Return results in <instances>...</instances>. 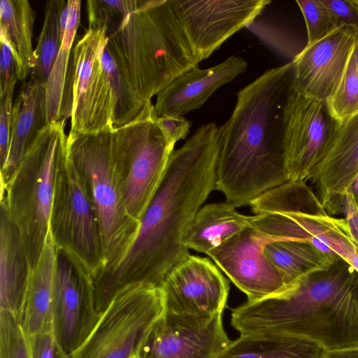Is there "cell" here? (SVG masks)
<instances>
[{"mask_svg": "<svg viewBox=\"0 0 358 358\" xmlns=\"http://www.w3.org/2000/svg\"><path fill=\"white\" fill-rule=\"evenodd\" d=\"M220 148V127L210 122L200 126L183 145L173 150L132 245L113 270L94 280L99 309L127 286L161 287L167 275L190 255L182 238L215 190Z\"/></svg>", "mask_w": 358, "mask_h": 358, "instance_id": "6da1fadb", "label": "cell"}, {"mask_svg": "<svg viewBox=\"0 0 358 358\" xmlns=\"http://www.w3.org/2000/svg\"><path fill=\"white\" fill-rule=\"evenodd\" d=\"M294 64L268 69L241 89L220 127L215 190L236 208L289 181L284 155V110Z\"/></svg>", "mask_w": 358, "mask_h": 358, "instance_id": "7a4b0ae2", "label": "cell"}, {"mask_svg": "<svg viewBox=\"0 0 358 358\" xmlns=\"http://www.w3.org/2000/svg\"><path fill=\"white\" fill-rule=\"evenodd\" d=\"M231 324L240 334L293 336L324 350L358 347V273L341 259L284 294L233 308Z\"/></svg>", "mask_w": 358, "mask_h": 358, "instance_id": "3957f363", "label": "cell"}, {"mask_svg": "<svg viewBox=\"0 0 358 358\" xmlns=\"http://www.w3.org/2000/svg\"><path fill=\"white\" fill-rule=\"evenodd\" d=\"M108 38L120 52L137 91L147 102L200 62L171 0H140L136 10Z\"/></svg>", "mask_w": 358, "mask_h": 358, "instance_id": "277c9868", "label": "cell"}, {"mask_svg": "<svg viewBox=\"0 0 358 358\" xmlns=\"http://www.w3.org/2000/svg\"><path fill=\"white\" fill-rule=\"evenodd\" d=\"M66 121L52 122L38 134L10 180L1 188L8 215L18 229L34 269L48 234L56 173L66 154Z\"/></svg>", "mask_w": 358, "mask_h": 358, "instance_id": "5b68a950", "label": "cell"}, {"mask_svg": "<svg viewBox=\"0 0 358 358\" xmlns=\"http://www.w3.org/2000/svg\"><path fill=\"white\" fill-rule=\"evenodd\" d=\"M250 206L254 213L251 227L268 242L309 241L345 262L358 250L346 220L322 215L321 202L306 182H285L255 199Z\"/></svg>", "mask_w": 358, "mask_h": 358, "instance_id": "8992f818", "label": "cell"}, {"mask_svg": "<svg viewBox=\"0 0 358 358\" xmlns=\"http://www.w3.org/2000/svg\"><path fill=\"white\" fill-rule=\"evenodd\" d=\"M113 131H69L66 143L67 157L83 178L97 213L105 262L99 276L120 263L140 227V222L127 212L118 187L113 159Z\"/></svg>", "mask_w": 358, "mask_h": 358, "instance_id": "52a82bcc", "label": "cell"}, {"mask_svg": "<svg viewBox=\"0 0 358 358\" xmlns=\"http://www.w3.org/2000/svg\"><path fill=\"white\" fill-rule=\"evenodd\" d=\"M149 102L132 122L113 134L115 174L129 214L141 222L174 150Z\"/></svg>", "mask_w": 358, "mask_h": 358, "instance_id": "ba28073f", "label": "cell"}, {"mask_svg": "<svg viewBox=\"0 0 358 358\" xmlns=\"http://www.w3.org/2000/svg\"><path fill=\"white\" fill-rule=\"evenodd\" d=\"M165 312L160 287L133 285L117 292L85 339L67 358H136Z\"/></svg>", "mask_w": 358, "mask_h": 358, "instance_id": "9c48e42d", "label": "cell"}, {"mask_svg": "<svg viewBox=\"0 0 358 358\" xmlns=\"http://www.w3.org/2000/svg\"><path fill=\"white\" fill-rule=\"evenodd\" d=\"M49 231L56 248L77 258L94 280L101 274L105 262L96 210L66 154L56 173Z\"/></svg>", "mask_w": 358, "mask_h": 358, "instance_id": "30bf717a", "label": "cell"}, {"mask_svg": "<svg viewBox=\"0 0 358 358\" xmlns=\"http://www.w3.org/2000/svg\"><path fill=\"white\" fill-rule=\"evenodd\" d=\"M341 121L327 101L304 96L293 87L284 110V155L289 181L310 180L325 159Z\"/></svg>", "mask_w": 358, "mask_h": 358, "instance_id": "8fae6325", "label": "cell"}, {"mask_svg": "<svg viewBox=\"0 0 358 358\" xmlns=\"http://www.w3.org/2000/svg\"><path fill=\"white\" fill-rule=\"evenodd\" d=\"M107 29H89L73 48L70 132L114 131V106L102 64Z\"/></svg>", "mask_w": 358, "mask_h": 358, "instance_id": "7c38bea8", "label": "cell"}, {"mask_svg": "<svg viewBox=\"0 0 358 358\" xmlns=\"http://www.w3.org/2000/svg\"><path fill=\"white\" fill-rule=\"evenodd\" d=\"M99 315L90 273L77 258L56 248L52 324L59 358H67L80 345Z\"/></svg>", "mask_w": 358, "mask_h": 358, "instance_id": "4fadbf2b", "label": "cell"}, {"mask_svg": "<svg viewBox=\"0 0 358 358\" xmlns=\"http://www.w3.org/2000/svg\"><path fill=\"white\" fill-rule=\"evenodd\" d=\"M199 60L209 57L243 27H248L268 0H171Z\"/></svg>", "mask_w": 358, "mask_h": 358, "instance_id": "5bb4252c", "label": "cell"}, {"mask_svg": "<svg viewBox=\"0 0 358 358\" xmlns=\"http://www.w3.org/2000/svg\"><path fill=\"white\" fill-rule=\"evenodd\" d=\"M267 243L250 226L208 254L231 281L245 294L249 302L292 289L264 255V248Z\"/></svg>", "mask_w": 358, "mask_h": 358, "instance_id": "9a60e30c", "label": "cell"}, {"mask_svg": "<svg viewBox=\"0 0 358 358\" xmlns=\"http://www.w3.org/2000/svg\"><path fill=\"white\" fill-rule=\"evenodd\" d=\"M222 313L194 316L164 312L146 340L141 358H218L231 340Z\"/></svg>", "mask_w": 358, "mask_h": 358, "instance_id": "2e32d148", "label": "cell"}, {"mask_svg": "<svg viewBox=\"0 0 358 358\" xmlns=\"http://www.w3.org/2000/svg\"><path fill=\"white\" fill-rule=\"evenodd\" d=\"M165 312L194 316L222 313L229 283L207 257L189 255L163 281Z\"/></svg>", "mask_w": 358, "mask_h": 358, "instance_id": "e0dca14e", "label": "cell"}, {"mask_svg": "<svg viewBox=\"0 0 358 358\" xmlns=\"http://www.w3.org/2000/svg\"><path fill=\"white\" fill-rule=\"evenodd\" d=\"M357 37L354 27L343 24L319 41L306 45L292 60L293 88L304 96L328 102L343 76Z\"/></svg>", "mask_w": 358, "mask_h": 358, "instance_id": "ac0fdd59", "label": "cell"}, {"mask_svg": "<svg viewBox=\"0 0 358 358\" xmlns=\"http://www.w3.org/2000/svg\"><path fill=\"white\" fill-rule=\"evenodd\" d=\"M247 67L243 58L231 56L210 68L201 69L197 66L182 73L157 94L154 105L156 115L183 116L201 108L218 88L245 72Z\"/></svg>", "mask_w": 358, "mask_h": 358, "instance_id": "d6986e66", "label": "cell"}, {"mask_svg": "<svg viewBox=\"0 0 358 358\" xmlns=\"http://www.w3.org/2000/svg\"><path fill=\"white\" fill-rule=\"evenodd\" d=\"M357 175L358 112L341 122L329 153L310 178L327 213H341L343 196Z\"/></svg>", "mask_w": 358, "mask_h": 358, "instance_id": "ffe728a7", "label": "cell"}, {"mask_svg": "<svg viewBox=\"0 0 358 358\" xmlns=\"http://www.w3.org/2000/svg\"><path fill=\"white\" fill-rule=\"evenodd\" d=\"M45 85L29 78L21 87L13 103L8 155L0 169L1 188L10 180L38 134L48 124Z\"/></svg>", "mask_w": 358, "mask_h": 358, "instance_id": "44dd1931", "label": "cell"}, {"mask_svg": "<svg viewBox=\"0 0 358 358\" xmlns=\"http://www.w3.org/2000/svg\"><path fill=\"white\" fill-rule=\"evenodd\" d=\"M31 271L20 231L1 197L0 310L13 312L20 318Z\"/></svg>", "mask_w": 358, "mask_h": 358, "instance_id": "7402d4cb", "label": "cell"}, {"mask_svg": "<svg viewBox=\"0 0 358 358\" xmlns=\"http://www.w3.org/2000/svg\"><path fill=\"white\" fill-rule=\"evenodd\" d=\"M80 0L66 1L60 18L61 48L46 82L48 123L66 121L72 111L73 66L69 67L73 42L80 24Z\"/></svg>", "mask_w": 358, "mask_h": 358, "instance_id": "603a6c76", "label": "cell"}, {"mask_svg": "<svg viewBox=\"0 0 358 358\" xmlns=\"http://www.w3.org/2000/svg\"><path fill=\"white\" fill-rule=\"evenodd\" d=\"M55 273L56 247L49 231L38 262L31 271L20 316L29 336L53 328Z\"/></svg>", "mask_w": 358, "mask_h": 358, "instance_id": "cb8c5ba5", "label": "cell"}, {"mask_svg": "<svg viewBox=\"0 0 358 358\" xmlns=\"http://www.w3.org/2000/svg\"><path fill=\"white\" fill-rule=\"evenodd\" d=\"M254 215H245L227 201L203 206L185 231L182 241L187 249L208 254L227 240L250 227Z\"/></svg>", "mask_w": 358, "mask_h": 358, "instance_id": "d4e9b609", "label": "cell"}, {"mask_svg": "<svg viewBox=\"0 0 358 358\" xmlns=\"http://www.w3.org/2000/svg\"><path fill=\"white\" fill-rule=\"evenodd\" d=\"M264 252L291 289L308 275L327 271L342 259L324 253L306 240L270 241Z\"/></svg>", "mask_w": 358, "mask_h": 358, "instance_id": "484cf974", "label": "cell"}, {"mask_svg": "<svg viewBox=\"0 0 358 358\" xmlns=\"http://www.w3.org/2000/svg\"><path fill=\"white\" fill-rule=\"evenodd\" d=\"M323 350L315 343L293 336L240 334L218 358H319Z\"/></svg>", "mask_w": 358, "mask_h": 358, "instance_id": "4316f807", "label": "cell"}, {"mask_svg": "<svg viewBox=\"0 0 358 358\" xmlns=\"http://www.w3.org/2000/svg\"><path fill=\"white\" fill-rule=\"evenodd\" d=\"M102 64L111 90L114 106L113 124L115 131L137 118L150 101H145L139 94L120 52L108 36Z\"/></svg>", "mask_w": 358, "mask_h": 358, "instance_id": "83f0119b", "label": "cell"}, {"mask_svg": "<svg viewBox=\"0 0 358 358\" xmlns=\"http://www.w3.org/2000/svg\"><path fill=\"white\" fill-rule=\"evenodd\" d=\"M34 11L26 0L0 1V37L10 45L14 55L18 80L29 74L33 54Z\"/></svg>", "mask_w": 358, "mask_h": 358, "instance_id": "f1b7e54d", "label": "cell"}, {"mask_svg": "<svg viewBox=\"0 0 358 358\" xmlns=\"http://www.w3.org/2000/svg\"><path fill=\"white\" fill-rule=\"evenodd\" d=\"M66 3L64 0H49L45 3L43 24L29 70L30 78L41 84H46L61 48L60 18Z\"/></svg>", "mask_w": 358, "mask_h": 358, "instance_id": "f546056e", "label": "cell"}, {"mask_svg": "<svg viewBox=\"0 0 358 358\" xmlns=\"http://www.w3.org/2000/svg\"><path fill=\"white\" fill-rule=\"evenodd\" d=\"M140 0H89L87 10L89 29L105 27L108 36L115 33L124 18L136 10Z\"/></svg>", "mask_w": 358, "mask_h": 358, "instance_id": "4dcf8cb0", "label": "cell"}, {"mask_svg": "<svg viewBox=\"0 0 358 358\" xmlns=\"http://www.w3.org/2000/svg\"><path fill=\"white\" fill-rule=\"evenodd\" d=\"M0 358H31L30 341L20 318L0 310Z\"/></svg>", "mask_w": 358, "mask_h": 358, "instance_id": "1f68e13d", "label": "cell"}, {"mask_svg": "<svg viewBox=\"0 0 358 358\" xmlns=\"http://www.w3.org/2000/svg\"><path fill=\"white\" fill-rule=\"evenodd\" d=\"M327 103L341 122L358 112V75L352 55L338 88Z\"/></svg>", "mask_w": 358, "mask_h": 358, "instance_id": "d6a6232c", "label": "cell"}, {"mask_svg": "<svg viewBox=\"0 0 358 358\" xmlns=\"http://www.w3.org/2000/svg\"><path fill=\"white\" fill-rule=\"evenodd\" d=\"M305 20L307 43L311 45L324 38L339 26L322 0L296 1Z\"/></svg>", "mask_w": 358, "mask_h": 358, "instance_id": "836d02e7", "label": "cell"}, {"mask_svg": "<svg viewBox=\"0 0 358 358\" xmlns=\"http://www.w3.org/2000/svg\"><path fill=\"white\" fill-rule=\"evenodd\" d=\"M13 85L1 99L0 106V164L4 166L8 158L12 132Z\"/></svg>", "mask_w": 358, "mask_h": 358, "instance_id": "e575fe53", "label": "cell"}, {"mask_svg": "<svg viewBox=\"0 0 358 358\" xmlns=\"http://www.w3.org/2000/svg\"><path fill=\"white\" fill-rule=\"evenodd\" d=\"M0 96L1 99L10 88L16 85L18 78L16 62L12 50L3 37H0Z\"/></svg>", "mask_w": 358, "mask_h": 358, "instance_id": "d590c367", "label": "cell"}, {"mask_svg": "<svg viewBox=\"0 0 358 358\" xmlns=\"http://www.w3.org/2000/svg\"><path fill=\"white\" fill-rule=\"evenodd\" d=\"M338 25H350L358 32V0H322Z\"/></svg>", "mask_w": 358, "mask_h": 358, "instance_id": "8d00e7d4", "label": "cell"}, {"mask_svg": "<svg viewBox=\"0 0 358 358\" xmlns=\"http://www.w3.org/2000/svg\"><path fill=\"white\" fill-rule=\"evenodd\" d=\"M156 120L167 138L174 145L180 140L186 138L189 132L191 122L183 116L164 115L157 116Z\"/></svg>", "mask_w": 358, "mask_h": 358, "instance_id": "74e56055", "label": "cell"}, {"mask_svg": "<svg viewBox=\"0 0 358 358\" xmlns=\"http://www.w3.org/2000/svg\"><path fill=\"white\" fill-rule=\"evenodd\" d=\"M29 337L31 358H56L57 350L53 328Z\"/></svg>", "mask_w": 358, "mask_h": 358, "instance_id": "f35d334b", "label": "cell"}, {"mask_svg": "<svg viewBox=\"0 0 358 358\" xmlns=\"http://www.w3.org/2000/svg\"><path fill=\"white\" fill-rule=\"evenodd\" d=\"M341 213L344 214L352 241L358 248V206L350 191L343 196Z\"/></svg>", "mask_w": 358, "mask_h": 358, "instance_id": "ab89813d", "label": "cell"}, {"mask_svg": "<svg viewBox=\"0 0 358 358\" xmlns=\"http://www.w3.org/2000/svg\"><path fill=\"white\" fill-rule=\"evenodd\" d=\"M319 358H358V347L324 350Z\"/></svg>", "mask_w": 358, "mask_h": 358, "instance_id": "60d3db41", "label": "cell"}, {"mask_svg": "<svg viewBox=\"0 0 358 358\" xmlns=\"http://www.w3.org/2000/svg\"><path fill=\"white\" fill-rule=\"evenodd\" d=\"M352 194L357 206H358V175L355 178L353 183L349 190Z\"/></svg>", "mask_w": 358, "mask_h": 358, "instance_id": "b9f144b4", "label": "cell"}, {"mask_svg": "<svg viewBox=\"0 0 358 358\" xmlns=\"http://www.w3.org/2000/svg\"><path fill=\"white\" fill-rule=\"evenodd\" d=\"M352 57L355 60L356 69L358 75V37L355 41V43L354 45V48L352 52Z\"/></svg>", "mask_w": 358, "mask_h": 358, "instance_id": "7bdbcfd3", "label": "cell"}]
</instances>
